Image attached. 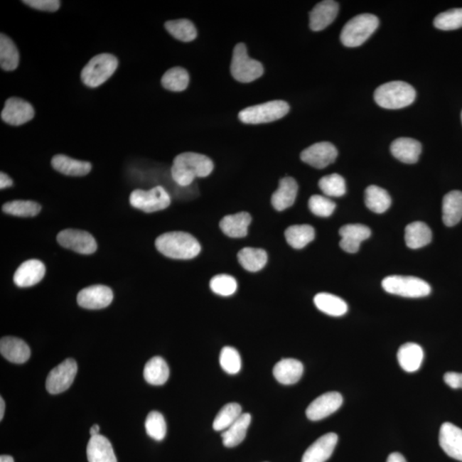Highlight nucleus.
<instances>
[{"label": "nucleus", "mask_w": 462, "mask_h": 462, "mask_svg": "<svg viewBox=\"0 0 462 462\" xmlns=\"http://www.w3.org/2000/svg\"><path fill=\"white\" fill-rule=\"evenodd\" d=\"M144 375L145 380L149 384L163 385L169 379L170 369L165 360L161 357L155 356L146 362Z\"/></svg>", "instance_id": "nucleus-33"}, {"label": "nucleus", "mask_w": 462, "mask_h": 462, "mask_svg": "<svg viewBox=\"0 0 462 462\" xmlns=\"http://www.w3.org/2000/svg\"><path fill=\"white\" fill-rule=\"evenodd\" d=\"M6 404L5 401L1 397L0 398V421H2L4 414H5Z\"/></svg>", "instance_id": "nucleus-52"}, {"label": "nucleus", "mask_w": 462, "mask_h": 462, "mask_svg": "<svg viewBox=\"0 0 462 462\" xmlns=\"http://www.w3.org/2000/svg\"><path fill=\"white\" fill-rule=\"evenodd\" d=\"M214 165L205 155L183 153L174 159L171 176L182 187L190 185L196 178H205L212 173Z\"/></svg>", "instance_id": "nucleus-1"}, {"label": "nucleus", "mask_w": 462, "mask_h": 462, "mask_svg": "<svg viewBox=\"0 0 462 462\" xmlns=\"http://www.w3.org/2000/svg\"><path fill=\"white\" fill-rule=\"evenodd\" d=\"M45 274V267L41 260L29 259L16 271L14 283L20 288H27L40 283Z\"/></svg>", "instance_id": "nucleus-19"}, {"label": "nucleus", "mask_w": 462, "mask_h": 462, "mask_svg": "<svg viewBox=\"0 0 462 462\" xmlns=\"http://www.w3.org/2000/svg\"><path fill=\"white\" fill-rule=\"evenodd\" d=\"M338 155V149L331 142H318L306 149L301 154V161L308 165L323 169L335 162Z\"/></svg>", "instance_id": "nucleus-12"}, {"label": "nucleus", "mask_w": 462, "mask_h": 462, "mask_svg": "<svg viewBox=\"0 0 462 462\" xmlns=\"http://www.w3.org/2000/svg\"><path fill=\"white\" fill-rule=\"evenodd\" d=\"M35 116L31 104L20 98L8 99L1 112V119L5 123L20 126L28 123Z\"/></svg>", "instance_id": "nucleus-15"}, {"label": "nucleus", "mask_w": 462, "mask_h": 462, "mask_svg": "<svg viewBox=\"0 0 462 462\" xmlns=\"http://www.w3.org/2000/svg\"><path fill=\"white\" fill-rule=\"evenodd\" d=\"M113 292L106 285H92L82 289L77 295V303L83 308L97 310L107 308L112 303Z\"/></svg>", "instance_id": "nucleus-13"}, {"label": "nucleus", "mask_w": 462, "mask_h": 462, "mask_svg": "<svg viewBox=\"0 0 462 462\" xmlns=\"http://www.w3.org/2000/svg\"><path fill=\"white\" fill-rule=\"evenodd\" d=\"M119 60L110 53H102L91 58L84 67L81 78L86 86L97 87L106 82L114 74Z\"/></svg>", "instance_id": "nucleus-5"}, {"label": "nucleus", "mask_w": 462, "mask_h": 462, "mask_svg": "<svg viewBox=\"0 0 462 462\" xmlns=\"http://www.w3.org/2000/svg\"><path fill=\"white\" fill-rule=\"evenodd\" d=\"M416 98V91L410 84L394 81L383 84L377 88L375 100L382 108L396 110L410 106Z\"/></svg>", "instance_id": "nucleus-3"}, {"label": "nucleus", "mask_w": 462, "mask_h": 462, "mask_svg": "<svg viewBox=\"0 0 462 462\" xmlns=\"http://www.w3.org/2000/svg\"><path fill=\"white\" fill-rule=\"evenodd\" d=\"M230 72L237 81L247 83L262 77L264 68L262 63L247 55L245 44L239 43L234 48Z\"/></svg>", "instance_id": "nucleus-8"}, {"label": "nucleus", "mask_w": 462, "mask_h": 462, "mask_svg": "<svg viewBox=\"0 0 462 462\" xmlns=\"http://www.w3.org/2000/svg\"><path fill=\"white\" fill-rule=\"evenodd\" d=\"M220 363L222 370L228 375H237L241 371L242 360L240 354H239L236 348L232 347L222 348L220 356Z\"/></svg>", "instance_id": "nucleus-44"}, {"label": "nucleus", "mask_w": 462, "mask_h": 462, "mask_svg": "<svg viewBox=\"0 0 462 462\" xmlns=\"http://www.w3.org/2000/svg\"><path fill=\"white\" fill-rule=\"evenodd\" d=\"M238 262L245 270L256 272L266 267L267 263V254L264 249L245 247L239 252Z\"/></svg>", "instance_id": "nucleus-35"}, {"label": "nucleus", "mask_w": 462, "mask_h": 462, "mask_svg": "<svg viewBox=\"0 0 462 462\" xmlns=\"http://www.w3.org/2000/svg\"><path fill=\"white\" fill-rule=\"evenodd\" d=\"M338 436L331 432L319 438L306 449L301 462H326L337 446Z\"/></svg>", "instance_id": "nucleus-18"}, {"label": "nucleus", "mask_w": 462, "mask_h": 462, "mask_svg": "<svg viewBox=\"0 0 462 462\" xmlns=\"http://www.w3.org/2000/svg\"><path fill=\"white\" fill-rule=\"evenodd\" d=\"M252 217L249 213L242 212L234 215L225 216L220 221V229L227 237L232 238L245 237L249 231Z\"/></svg>", "instance_id": "nucleus-26"}, {"label": "nucleus", "mask_w": 462, "mask_h": 462, "mask_svg": "<svg viewBox=\"0 0 462 462\" xmlns=\"http://www.w3.org/2000/svg\"><path fill=\"white\" fill-rule=\"evenodd\" d=\"M339 5L333 0L318 3L310 12V28L313 31H321L334 22L338 14Z\"/></svg>", "instance_id": "nucleus-20"}, {"label": "nucleus", "mask_w": 462, "mask_h": 462, "mask_svg": "<svg viewBox=\"0 0 462 462\" xmlns=\"http://www.w3.org/2000/svg\"><path fill=\"white\" fill-rule=\"evenodd\" d=\"M100 427L98 425H94L91 427L90 434L92 436H97L100 434Z\"/></svg>", "instance_id": "nucleus-53"}, {"label": "nucleus", "mask_w": 462, "mask_h": 462, "mask_svg": "<svg viewBox=\"0 0 462 462\" xmlns=\"http://www.w3.org/2000/svg\"><path fill=\"white\" fill-rule=\"evenodd\" d=\"M298 193V184L292 178L280 180L279 187L272 196V204L276 211H284L295 203Z\"/></svg>", "instance_id": "nucleus-24"}, {"label": "nucleus", "mask_w": 462, "mask_h": 462, "mask_svg": "<svg viewBox=\"0 0 462 462\" xmlns=\"http://www.w3.org/2000/svg\"><path fill=\"white\" fill-rule=\"evenodd\" d=\"M145 427L146 434L154 440L162 441L166 438L167 426L165 418L157 411H152L146 417Z\"/></svg>", "instance_id": "nucleus-43"}, {"label": "nucleus", "mask_w": 462, "mask_h": 462, "mask_svg": "<svg viewBox=\"0 0 462 462\" xmlns=\"http://www.w3.org/2000/svg\"><path fill=\"white\" fill-rule=\"evenodd\" d=\"M310 211L318 217H330L335 209L334 201L326 196L315 195L308 201Z\"/></svg>", "instance_id": "nucleus-47"}, {"label": "nucleus", "mask_w": 462, "mask_h": 462, "mask_svg": "<svg viewBox=\"0 0 462 462\" xmlns=\"http://www.w3.org/2000/svg\"><path fill=\"white\" fill-rule=\"evenodd\" d=\"M242 414L240 404L237 402L227 403L218 412L213 421V429L216 431H224L236 422Z\"/></svg>", "instance_id": "nucleus-38"}, {"label": "nucleus", "mask_w": 462, "mask_h": 462, "mask_svg": "<svg viewBox=\"0 0 462 462\" xmlns=\"http://www.w3.org/2000/svg\"><path fill=\"white\" fill-rule=\"evenodd\" d=\"M0 462H14V458L10 456H0Z\"/></svg>", "instance_id": "nucleus-54"}, {"label": "nucleus", "mask_w": 462, "mask_h": 462, "mask_svg": "<svg viewBox=\"0 0 462 462\" xmlns=\"http://www.w3.org/2000/svg\"><path fill=\"white\" fill-rule=\"evenodd\" d=\"M387 462H407L405 457L401 455L400 453L394 452L390 453L388 457Z\"/></svg>", "instance_id": "nucleus-51"}, {"label": "nucleus", "mask_w": 462, "mask_h": 462, "mask_svg": "<svg viewBox=\"0 0 462 462\" xmlns=\"http://www.w3.org/2000/svg\"><path fill=\"white\" fill-rule=\"evenodd\" d=\"M166 31L171 33L172 36L183 42H190L195 40L197 37L196 28L188 19H178L169 21L165 24Z\"/></svg>", "instance_id": "nucleus-40"}, {"label": "nucleus", "mask_w": 462, "mask_h": 462, "mask_svg": "<svg viewBox=\"0 0 462 462\" xmlns=\"http://www.w3.org/2000/svg\"><path fill=\"white\" fill-rule=\"evenodd\" d=\"M462 218V192L453 190L444 197L443 221L448 227L455 226Z\"/></svg>", "instance_id": "nucleus-31"}, {"label": "nucleus", "mask_w": 462, "mask_h": 462, "mask_svg": "<svg viewBox=\"0 0 462 462\" xmlns=\"http://www.w3.org/2000/svg\"><path fill=\"white\" fill-rule=\"evenodd\" d=\"M132 207L141 211L151 213L166 209L171 205V196L161 186L146 191L136 190L129 196Z\"/></svg>", "instance_id": "nucleus-9"}, {"label": "nucleus", "mask_w": 462, "mask_h": 462, "mask_svg": "<svg viewBox=\"0 0 462 462\" xmlns=\"http://www.w3.org/2000/svg\"><path fill=\"white\" fill-rule=\"evenodd\" d=\"M19 53L18 48L10 37L4 33L0 36V65L6 71H12L18 68Z\"/></svg>", "instance_id": "nucleus-37"}, {"label": "nucleus", "mask_w": 462, "mask_h": 462, "mask_svg": "<svg viewBox=\"0 0 462 462\" xmlns=\"http://www.w3.org/2000/svg\"><path fill=\"white\" fill-rule=\"evenodd\" d=\"M318 186L326 196L341 197L346 194L345 180L339 174L323 176L318 182Z\"/></svg>", "instance_id": "nucleus-42"}, {"label": "nucleus", "mask_w": 462, "mask_h": 462, "mask_svg": "<svg viewBox=\"0 0 462 462\" xmlns=\"http://www.w3.org/2000/svg\"><path fill=\"white\" fill-rule=\"evenodd\" d=\"M439 444L449 457L462 461V429L452 423H444L440 428Z\"/></svg>", "instance_id": "nucleus-16"}, {"label": "nucleus", "mask_w": 462, "mask_h": 462, "mask_svg": "<svg viewBox=\"0 0 462 462\" xmlns=\"http://www.w3.org/2000/svg\"><path fill=\"white\" fill-rule=\"evenodd\" d=\"M162 86L172 92H182L190 83V75L182 67H174L167 70L161 79Z\"/></svg>", "instance_id": "nucleus-39"}, {"label": "nucleus", "mask_w": 462, "mask_h": 462, "mask_svg": "<svg viewBox=\"0 0 462 462\" xmlns=\"http://www.w3.org/2000/svg\"><path fill=\"white\" fill-rule=\"evenodd\" d=\"M382 287L389 294L407 298L426 297L431 291L429 284L415 276H390L383 280Z\"/></svg>", "instance_id": "nucleus-6"}, {"label": "nucleus", "mask_w": 462, "mask_h": 462, "mask_svg": "<svg viewBox=\"0 0 462 462\" xmlns=\"http://www.w3.org/2000/svg\"><path fill=\"white\" fill-rule=\"evenodd\" d=\"M380 20L372 14L355 16L345 24L341 33L342 43L348 48H356L365 43L376 31Z\"/></svg>", "instance_id": "nucleus-4"}, {"label": "nucleus", "mask_w": 462, "mask_h": 462, "mask_svg": "<svg viewBox=\"0 0 462 462\" xmlns=\"http://www.w3.org/2000/svg\"><path fill=\"white\" fill-rule=\"evenodd\" d=\"M461 121H462V112H461Z\"/></svg>", "instance_id": "nucleus-55"}, {"label": "nucleus", "mask_w": 462, "mask_h": 462, "mask_svg": "<svg viewBox=\"0 0 462 462\" xmlns=\"http://www.w3.org/2000/svg\"><path fill=\"white\" fill-rule=\"evenodd\" d=\"M77 373V364L73 359H67L50 372L45 387L52 394L65 392L72 385Z\"/></svg>", "instance_id": "nucleus-10"}, {"label": "nucleus", "mask_w": 462, "mask_h": 462, "mask_svg": "<svg viewBox=\"0 0 462 462\" xmlns=\"http://www.w3.org/2000/svg\"><path fill=\"white\" fill-rule=\"evenodd\" d=\"M210 287L217 295L230 296L237 291V282L233 276L221 274L213 277Z\"/></svg>", "instance_id": "nucleus-46"}, {"label": "nucleus", "mask_w": 462, "mask_h": 462, "mask_svg": "<svg viewBox=\"0 0 462 462\" xmlns=\"http://www.w3.org/2000/svg\"><path fill=\"white\" fill-rule=\"evenodd\" d=\"M303 372V365L295 359L281 360L273 368L275 379L285 385L296 384L301 379Z\"/></svg>", "instance_id": "nucleus-23"}, {"label": "nucleus", "mask_w": 462, "mask_h": 462, "mask_svg": "<svg viewBox=\"0 0 462 462\" xmlns=\"http://www.w3.org/2000/svg\"><path fill=\"white\" fill-rule=\"evenodd\" d=\"M0 353L12 363L23 364L31 358V351L23 340L5 337L0 341Z\"/></svg>", "instance_id": "nucleus-21"}, {"label": "nucleus", "mask_w": 462, "mask_h": 462, "mask_svg": "<svg viewBox=\"0 0 462 462\" xmlns=\"http://www.w3.org/2000/svg\"><path fill=\"white\" fill-rule=\"evenodd\" d=\"M87 456L88 462H117L110 441L100 434L90 439Z\"/></svg>", "instance_id": "nucleus-25"}, {"label": "nucleus", "mask_w": 462, "mask_h": 462, "mask_svg": "<svg viewBox=\"0 0 462 462\" xmlns=\"http://www.w3.org/2000/svg\"><path fill=\"white\" fill-rule=\"evenodd\" d=\"M342 394L338 392H328L315 399L306 409V414L310 421H318L337 412L343 405Z\"/></svg>", "instance_id": "nucleus-14"}, {"label": "nucleus", "mask_w": 462, "mask_h": 462, "mask_svg": "<svg viewBox=\"0 0 462 462\" xmlns=\"http://www.w3.org/2000/svg\"><path fill=\"white\" fill-rule=\"evenodd\" d=\"M289 106L284 100H273L257 106L249 107L239 113L238 117L247 124L271 123L288 114Z\"/></svg>", "instance_id": "nucleus-7"}, {"label": "nucleus", "mask_w": 462, "mask_h": 462, "mask_svg": "<svg viewBox=\"0 0 462 462\" xmlns=\"http://www.w3.org/2000/svg\"><path fill=\"white\" fill-rule=\"evenodd\" d=\"M58 242L67 249L81 254H92L97 250V242L87 231L68 229L62 230L57 237Z\"/></svg>", "instance_id": "nucleus-11"}, {"label": "nucleus", "mask_w": 462, "mask_h": 462, "mask_svg": "<svg viewBox=\"0 0 462 462\" xmlns=\"http://www.w3.org/2000/svg\"><path fill=\"white\" fill-rule=\"evenodd\" d=\"M52 166L60 173L70 176H86L92 170L90 162L77 161L64 154H57L52 159Z\"/></svg>", "instance_id": "nucleus-28"}, {"label": "nucleus", "mask_w": 462, "mask_h": 462, "mask_svg": "<svg viewBox=\"0 0 462 462\" xmlns=\"http://www.w3.org/2000/svg\"><path fill=\"white\" fill-rule=\"evenodd\" d=\"M155 246L159 253L175 259H194L201 250L196 238L183 231H172L161 235L155 241Z\"/></svg>", "instance_id": "nucleus-2"}, {"label": "nucleus", "mask_w": 462, "mask_h": 462, "mask_svg": "<svg viewBox=\"0 0 462 462\" xmlns=\"http://www.w3.org/2000/svg\"><path fill=\"white\" fill-rule=\"evenodd\" d=\"M3 212L22 217H36L40 213V204L31 200H14L3 205Z\"/></svg>", "instance_id": "nucleus-41"}, {"label": "nucleus", "mask_w": 462, "mask_h": 462, "mask_svg": "<svg viewBox=\"0 0 462 462\" xmlns=\"http://www.w3.org/2000/svg\"><path fill=\"white\" fill-rule=\"evenodd\" d=\"M431 230L425 222H414L406 227L405 242L411 249H419L431 242Z\"/></svg>", "instance_id": "nucleus-29"}, {"label": "nucleus", "mask_w": 462, "mask_h": 462, "mask_svg": "<svg viewBox=\"0 0 462 462\" xmlns=\"http://www.w3.org/2000/svg\"><path fill=\"white\" fill-rule=\"evenodd\" d=\"M285 238L293 249H303L314 240L315 230L308 225H293L285 230Z\"/></svg>", "instance_id": "nucleus-36"}, {"label": "nucleus", "mask_w": 462, "mask_h": 462, "mask_svg": "<svg viewBox=\"0 0 462 462\" xmlns=\"http://www.w3.org/2000/svg\"><path fill=\"white\" fill-rule=\"evenodd\" d=\"M445 384L452 389H462V373L447 372L444 377Z\"/></svg>", "instance_id": "nucleus-49"}, {"label": "nucleus", "mask_w": 462, "mask_h": 462, "mask_svg": "<svg viewBox=\"0 0 462 462\" xmlns=\"http://www.w3.org/2000/svg\"><path fill=\"white\" fill-rule=\"evenodd\" d=\"M365 203L372 212L380 214L390 208L392 198L384 188L372 185L365 191Z\"/></svg>", "instance_id": "nucleus-34"}, {"label": "nucleus", "mask_w": 462, "mask_h": 462, "mask_svg": "<svg viewBox=\"0 0 462 462\" xmlns=\"http://www.w3.org/2000/svg\"><path fill=\"white\" fill-rule=\"evenodd\" d=\"M314 304L319 311L330 316L340 317L348 312V304L342 298L329 293H319L314 297Z\"/></svg>", "instance_id": "nucleus-32"}, {"label": "nucleus", "mask_w": 462, "mask_h": 462, "mask_svg": "<svg viewBox=\"0 0 462 462\" xmlns=\"http://www.w3.org/2000/svg\"><path fill=\"white\" fill-rule=\"evenodd\" d=\"M23 3L33 9L42 11L54 12L60 7V1L58 0H25Z\"/></svg>", "instance_id": "nucleus-48"}, {"label": "nucleus", "mask_w": 462, "mask_h": 462, "mask_svg": "<svg viewBox=\"0 0 462 462\" xmlns=\"http://www.w3.org/2000/svg\"><path fill=\"white\" fill-rule=\"evenodd\" d=\"M390 152L398 161L405 163H415L422 152L421 142L412 138H398L390 146Z\"/></svg>", "instance_id": "nucleus-22"}, {"label": "nucleus", "mask_w": 462, "mask_h": 462, "mask_svg": "<svg viewBox=\"0 0 462 462\" xmlns=\"http://www.w3.org/2000/svg\"><path fill=\"white\" fill-rule=\"evenodd\" d=\"M397 360L401 367L407 372H414L421 368L424 351L417 343H407L399 348Z\"/></svg>", "instance_id": "nucleus-27"}, {"label": "nucleus", "mask_w": 462, "mask_h": 462, "mask_svg": "<svg viewBox=\"0 0 462 462\" xmlns=\"http://www.w3.org/2000/svg\"><path fill=\"white\" fill-rule=\"evenodd\" d=\"M252 421L249 414H242L237 421L232 424L228 429L222 432V444L227 448H234L245 439L247 431Z\"/></svg>", "instance_id": "nucleus-30"}, {"label": "nucleus", "mask_w": 462, "mask_h": 462, "mask_svg": "<svg viewBox=\"0 0 462 462\" xmlns=\"http://www.w3.org/2000/svg\"><path fill=\"white\" fill-rule=\"evenodd\" d=\"M14 185V181L7 174L1 172L0 173V188L4 190V188H10Z\"/></svg>", "instance_id": "nucleus-50"}, {"label": "nucleus", "mask_w": 462, "mask_h": 462, "mask_svg": "<svg viewBox=\"0 0 462 462\" xmlns=\"http://www.w3.org/2000/svg\"><path fill=\"white\" fill-rule=\"evenodd\" d=\"M434 26L441 31H455L462 28V8L449 10L436 16Z\"/></svg>", "instance_id": "nucleus-45"}, {"label": "nucleus", "mask_w": 462, "mask_h": 462, "mask_svg": "<svg viewBox=\"0 0 462 462\" xmlns=\"http://www.w3.org/2000/svg\"><path fill=\"white\" fill-rule=\"evenodd\" d=\"M339 234L342 237L341 249L347 253L355 254L359 251L360 243L371 237V230L363 225H347L340 229Z\"/></svg>", "instance_id": "nucleus-17"}]
</instances>
